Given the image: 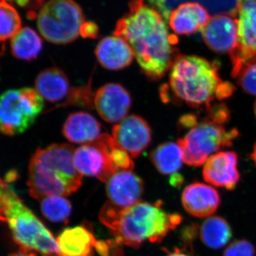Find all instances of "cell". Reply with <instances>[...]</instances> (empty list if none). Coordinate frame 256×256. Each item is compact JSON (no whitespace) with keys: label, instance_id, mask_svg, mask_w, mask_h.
Instances as JSON below:
<instances>
[{"label":"cell","instance_id":"cell-1","mask_svg":"<svg viewBox=\"0 0 256 256\" xmlns=\"http://www.w3.org/2000/svg\"><path fill=\"white\" fill-rule=\"evenodd\" d=\"M114 36L131 47L142 73L158 80L171 68L180 53L178 38L171 34L161 14L144 0H131L129 12L116 24Z\"/></svg>","mask_w":256,"mask_h":256},{"label":"cell","instance_id":"cell-2","mask_svg":"<svg viewBox=\"0 0 256 256\" xmlns=\"http://www.w3.org/2000/svg\"><path fill=\"white\" fill-rule=\"evenodd\" d=\"M99 220L110 230L117 245L138 248L146 242H162L182 218L178 214L165 212L160 202H139L126 208L108 202L101 208Z\"/></svg>","mask_w":256,"mask_h":256},{"label":"cell","instance_id":"cell-3","mask_svg":"<svg viewBox=\"0 0 256 256\" xmlns=\"http://www.w3.org/2000/svg\"><path fill=\"white\" fill-rule=\"evenodd\" d=\"M170 69V86L164 87L170 94H161L165 102L172 94L190 107L207 108L215 98L224 100L234 92L230 82L220 79L217 64L202 57L180 55Z\"/></svg>","mask_w":256,"mask_h":256},{"label":"cell","instance_id":"cell-4","mask_svg":"<svg viewBox=\"0 0 256 256\" xmlns=\"http://www.w3.org/2000/svg\"><path fill=\"white\" fill-rule=\"evenodd\" d=\"M74 146L68 144H54L37 150L28 168V186L33 198L68 196L78 191L82 175L74 163Z\"/></svg>","mask_w":256,"mask_h":256},{"label":"cell","instance_id":"cell-5","mask_svg":"<svg viewBox=\"0 0 256 256\" xmlns=\"http://www.w3.org/2000/svg\"><path fill=\"white\" fill-rule=\"evenodd\" d=\"M0 222L8 224L15 242L23 250H35L43 256L58 255V246L53 234L1 178Z\"/></svg>","mask_w":256,"mask_h":256},{"label":"cell","instance_id":"cell-6","mask_svg":"<svg viewBox=\"0 0 256 256\" xmlns=\"http://www.w3.org/2000/svg\"><path fill=\"white\" fill-rule=\"evenodd\" d=\"M198 124L178 142L182 150L184 162L190 166H202L216 152L232 146L239 136L238 130H227L224 124L206 114L201 119L198 116Z\"/></svg>","mask_w":256,"mask_h":256},{"label":"cell","instance_id":"cell-7","mask_svg":"<svg viewBox=\"0 0 256 256\" xmlns=\"http://www.w3.org/2000/svg\"><path fill=\"white\" fill-rule=\"evenodd\" d=\"M36 18L42 36L55 44L75 41L85 22L82 9L73 0H50L42 6Z\"/></svg>","mask_w":256,"mask_h":256},{"label":"cell","instance_id":"cell-8","mask_svg":"<svg viewBox=\"0 0 256 256\" xmlns=\"http://www.w3.org/2000/svg\"><path fill=\"white\" fill-rule=\"evenodd\" d=\"M44 108L41 96L31 88L14 89L0 96V132L21 134L34 122Z\"/></svg>","mask_w":256,"mask_h":256},{"label":"cell","instance_id":"cell-9","mask_svg":"<svg viewBox=\"0 0 256 256\" xmlns=\"http://www.w3.org/2000/svg\"><path fill=\"white\" fill-rule=\"evenodd\" d=\"M238 46L230 54L232 76L242 64L256 56V0H238Z\"/></svg>","mask_w":256,"mask_h":256},{"label":"cell","instance_id":"cell-10","mask_svg":"<svg viewBox=\"0 0 256 256\" xmlns=\"http://www.w3.org/2000/svg\"><path fill=\"white\" fill-rule=\"evenodd\" d=\"M74 163L80 174L94 176L102 182H107L118 172L110 159L104 134L75 150Z\"/></svg>","mask_w":256,"mask_h":256},{"label":"cell","instance_id":"cell-11","mask_svg":"<svg viewBox=\"0 0 256 256\" xmlns=\"http://www.w3.org/2000/svg\"><path fill=\"white\" fill-rule=\"evenodd\" d=\"M112 138L130 156L136 158L146 150L152 140L150 127L142 118L131 114L116 124Z\"/></svg>","mask_w":256,"mask_h":256},{"label":"cell","instance_id":"cell-12","mask_svg":"<svg viewBox=\"0 0 256 256\" xmlns=\"http://www.w3.org/2000/svg\"><path fill=\"white\" fill-rule=\"evenodd\" d=\"M206 46L216 53H232L238 46V22L228 14L214 15L202 30Z\"/></svg>","mask_w":256,"mask_h":256},{"label":"cell","instance_id":"cell-13","mask_svg":"<svg viewBox=\"0 0 256 256\" xmlns=\"http://www.w3.org/2000/svg\"><path fill=\"white\" fill-rule=\"evenodd\" d=\"M98 114L110 124L121 122L126 118L132 105L130 95L118 84H108L100 87L94 97Z\"/></svg>","mask_w":256,"mask_h":256},{"label":"cell","instance_id":"cell-14","mask_svg":"<svg viewBox=\"0 0 256 256\" xmlns=\"http://www.w3.org/2000/svg\"><path fill=\"white\" fill-rule=\"evenodd\" d=\"M202 174L204 180L213 186L234 190L240 180L238 156L232 151L213 154L205 163Z\"/></svg>","mask_w":256,"mask_h":256},{"label":"cell","instance_id":"cell-15","mask_svg":"<svg viewBox=\"0 0 256 256\" xmlns=\"http://www.w3.org/2000/svg\"><path fill=\"white\" fill-rule=\"evenodd\" d=\"M106 192L110 203L126 208L140 202L144 192L142 178L130 170L118 171L107 182Z\"/></svg>","mask_w":256,"mask_h":256},{"label":"cell","instance_id":"cell-16","mask_svg":"<svg viewBox=\"0 0 256 256\" xmlns=\"http://www.w3.org/2000/svg\"><path fill=\"white\" fill-rule=\"evenodd\" d=\"M182 202L188 214L196 218H208L220 207V197L218 192L210 185L195 182L183 190Z\"/></svg>","mask_w":256,"mask_h":256},{"label":"cell","instance_id":"cell-17","mask_svg":"<svg viewBox=\"0 0 256 256\" xmlns=\"http://www.w3.org/2000/svg\"><path fill=\"white\" fill-rule=\"evenodd\" d=\"M210 14L198 2H185L178 5L170 13L169 24L175 34L190 35L206 26L210 20Z\"/></svg>","mask_w":256,"mask_h":256},{"label":"cell","instance_id":"cell-18","mask_svg":"<svg viewBox=\"0 0 256 256\" xmlns=\"http://www.w3.org/2000/svg\"><path fill=\"white\" fill-rule=\"evenodd\" d=\"M96 55L102 67L109 70H120L129 66L134 60L130 45L119 36H108L96 47Z\"/></svg>","mask_w":256,"mask_h":256},{"label":"cell","instance_id":"cell-19","mask_svg":"<svg viewBox=\"0 0 256 256\" xmlns=\"http://www.w3.org/2000/svg\"><path fill=\"white\" fill-rule=\"evenodd\" d=\"M58 256H94L96 238L86 226L66 228L57 238Z\"/></svg>","mask_w":256,"mask_h":256},{"label":"cell","instance_id":"cell-20","mask_svg":"<svg viewBox=\"0 0 256 256\" xmlns=\"http://www.w3.org/2000/svg\"><path fill=\"white\" fill-rule=\"evenodd\" d=\"M101 126L89 114L76 112L68 116L63 127V134L69 142L87 144L100 136Z\"/></svg>","mask_w":256,"mask_h":256},{"label":"cell","instance_id":"cell-21","mask_svg":"<svg viewBox=\"0 0 256 256\" xmlns=\"http://www.w3.org/2000/svg\"><path fill=\"white\" fill-rule=\"evenodd\" d=\"M36 90L42 98L50 102H60L70 92V82L60 69L50 68L42 70L35 82Z\"/></svg>","mask_w":256,"mask_h":256},{"label":"cell","instance_id":"cell-22","mask_svg":"<svg viewBox=\"0 0 256 256\" xmlns=\"http://www.w3.org/2000/svg\"><path fill=\"white\" fill-rule=\"evenodd\" d=\"M150 159L160 173L172 175L182 166V150L178 143H163L152 151Z\"/></svg>","mask_w":256,"mask_h":256},{"label":"cell","instance_id":"cell-23","mask_svg":"<svg viewBox=\"0 0 256 256\" xmlns=\"http://www.w3.org/2000/svg\"><path fill=\"white\" fill-rule=\"evenodd\" d=\"M200 238L206 246L220 249L232 238V229L228 222L220 216L208 217L202 224Z\"/></svg>","mask_w":256,"mask_h":256},{"label":"cell","instance_id":"cell-24","mask_svg":"<svg viewBox=\"0 0 256 256\" xmlns=\"http://www.w3.org/2000/svg\"><path fill=\"white\" fill-rule=\"evenodd\" d=\"M42 38L34 30L30 28H21L12 38V52L20 60H34L42 52Z\"/></svg>","mask_w":256,"mask_h":256},{"label":"cell","instance_id":"cell-25","mask_svg":"<svg viewBox=\"0 0 256 256\" xmlns=\"http://www.w3.org/2000/svg\"><path fill=\"white\" fill-rule=\"evenodd\" d=\"M42 214L50 222L67 224L72 214L70 202L58 195H52L41 200Z\"/></svg>","mask_w":256,"mask_h":256},{"label":"cell","instance_id":"cell-26","mask_svg":"<svg viewBox=\"0 0 256 256\" xmlns=\"http://www.w3.org/2000/svg\"><path fill=\"white\" fill-rule=\"evenodd\" d=\"M21 28V18L16 9L6 0H0V42L12 38Z\"/></svg>","mask_w":256,"mask_h":256},{"label":"cell","instance_id":"cell-27","mask_svg":"<svg viewBox=\"0 0 256 256\" xmlns=\"http://www.w3.org/2000/svg\"><path fill=\"white\" fill-rule=\"evenodd\" d=\"M233 77L247 94L256 96V56L242 64Z\"/></svg>","mask_w":256,"mask_h":256},{"label":"cell","instance_id":"cell-28","mask_svg":"<svg viewBox=\"0 0 256 256\" xmlns=\"http://www.w3.org/2000/svg\"><path fill=\"white\" fill-rule=\"evenodd\" d=\"M104 136L110 159L118 171H132L134 168V162L130 154L116 142L114 138L108 134H104Z\"/></svg>","mask_w":256,"mask_h":256},{"label":"cell","instance_id":"cell-29","mask_svg":"<svg viewBox=\"0 0 256 256\" xmlns=\"http://www.w3.org/2000/svg\"><path fill=\"white\" fill-rule=\"evenodd\" d=\"M223 256H256V248L245 239L237 240L225 249Z\"/></svg>","mask_w":256,"mask_h":256},{"label":"cell","instance_id":"cell-30","mask_svg":"<svg viewBox=\"0 0 256 256\" xmlns=\"http://www.w3.org/2000/svg\"><path fill=\"white\" fill-rule=\"evenodd\" d=\"M178 1V0H148L152 8L159 12L166 22L169 20L170 13L172 11V9Z\"/></svg>","mask_w":256,"mask_h":256},{"label":"cell","instance_id":"cell-31","mask_svg":"<svg viewBox=\"0 0 256 256\" xmlns=\"http://www.w3.org/2000/svg\"><path fill=\"white\" fill-rule=\"evenodd\" d=\"M95 249L100 256H120L118 249L116 248L112 242L97 240Z\"/></svg>","mask_w":256,"mask_h":256},{"label":"cell","instance_id":"cell-32","mask_svg":"<svg viewBox=\"0 0 256 256\" xmlns=\"http://www.w3.org/2000/svg\"><path fill=\"white\" fill-rule=\"evenodd\" d=\"M80 36L84 38H97L98 36V28L97 24L92 22H85L80 30Z\"/></svg>","mask_w":256,"mask_h":256},{"label":"cell","instance_id":"cell-33","mask_svg":"<svg viewBox=\"0 0 256 256\" xmlns=\"http://www.w3.org/2000/svg\"><path fill=\"white\" fill-rule=\"evenodd\" d=\"M14 2L16 4L22 8L30 10H36L44 2V0H6Z\"/></svg>","mask_w":256,"mask_h":256},{"label":"cell","instance_id":"cell-34","mask_svg":"<svg viewBox=\"0 0 256 256\" xmlns=\"http://www.w3.org/2000/svg\"><path fill=\"white\" fill-rule=\"evenodd\" d=\"M170 182L175 188H178V186H181L183 183V178L181 174H178V173H175V174L172 175V178H170Z\"/></svg>","mask_w":256,"mask_h":256},{"label":"cell","instance_id":"cell-35","mask_svg":"<svg viewBox=\"0 0 256 256\" xmlns=\"http://www.w3.org/2000/svg\"><path fill=\"white\" fill-rule=\"evenodd\" d=\"M168 256H192L188 254V252H184V250H180V249L175 248L172 252H170Z\"/></svg>","mask_w":256,"mask_h":256},{"label":"cell","instance_id":"cell-36","mask_svg":"<svg viewBox=\"0 0 256 256\" xmlns=\"http://www.w3.org/2000/svg\"><path fill=\"white\" fill-rule=\"evenodd\" d=\"M10 256H37L34 252H30V250H23L22 249L20 252H16V254H12Z\"/></svg>","mask_w":256,"mask_h":256},{"label":"cell","instance_id":"cell-37","mask_svg":"<svg viewBox=\"0 0 256 256\" xmlns=\"http://www.w3.org/2000/svg\"><path fill=\"white\" fill-rule=\"evenodd\" d=\"M252 161L254 162L256 166V142L255 146H254V150H252Z\"/></svg>","mask_w":256,"mask_h":256},{"label":"cell","instance_id":"cell-38","mask_svg":"<svg viewBox=\"0 0 256 256\" xmlns=\"http://www.w3.org/2000/svg\"><path fill=\"white\" fill-rule=\"evenodd\" d=\"M254 112H255V116L256 118V101L255 102V105H254Z\"/></svg>","mask_w":256,"mask_h":256}]
</instances>
